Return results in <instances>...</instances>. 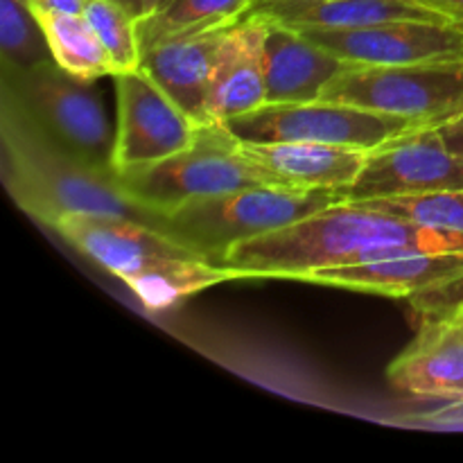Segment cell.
<instances>
[{
    "mask_svg": "<svg viewBox=\"0 0 463 463\" xmlns=\"http://www.w3.org/2000/svg\"><path fill=\"white\" fill-rule=\"evenodd\" d=\"M463 251V235L425 229L384 211L339 202L279 231L240 242L222 265L247 280L292 279L339 265L384 260L410 253Z\"/></svg>",
    "mask_w": 463,
    "mask_h": 463,
    "instance_id": "6da1fadb",
    "label": "cell"
},
{
    "mask_svg": "<svg viewBox=\"0 0 463 463\" xmlns=\"http://www.w3.org/2000/svg\"><path fill=\"white\" fill-rule=\"evenodd\" d=\"M3 179L9 194L32 220L54 229L63 215L125 217L165 231L163 215L136 203L118 172L89 165L50 138L12 93L3 89Z\"/></svg>",
    "mask_w": 463,
    "mask_h": 463,
    "instance_id": "7a4b0ae2",
    "label": "cell"
},
{
    "mask_svg": "<svg viewBox=\"0 0 463 463\" xmlns=\"http://www.w3.org/2000/svg\"><path fill=\"white\" fill-rule=\"evenodd\" d=\"M339 202H346V194L337 190L262 185L197 199L163 215V220L167 233L222 265L235 244L283 229Z\"/></svg>",
    "mask_w": 463,
    "mask_h": 463,
    "instance_id": "3957f363",
    "label": "cell"
},
{
    "mask_svg": "<svg viewBox=\"0 0 463 463\" xmlns=\"http://www.w3.org/2000/svg\"><path fill=\"white\" fill-rule=\"evenodd\" d=\"M118 179L136 203L156 215L215 194L280 185L244 156L240 140L222 122L199 127L194 143L184 152L118 172Z\"/></svg>",
    "mask_w": 463,
    "mask_h": 463,
    "instance_id": "277c9868",
    "label": "cell"
},
{
    "mask_svg": "<svg viewBox=\"0 0 463 463\" xmlns=\"http://www.w3.org/2000/svg\"><path fill=\"white\" fill-rule=\"evenodd\" d=\"M3 89L61 147L89 165L116 172V129L93 81L72 77L57 61L23 72H3Z\"/></svg>",
    "mask_w": 463,
    "mask_h": 463,
    "instance_id": "5b68a950",
    "label": "cell"
},
{
    "mask_svg": "<svg viewBox=\"0 0 463 463\" xmlns=\"http://www.w3.org/2000/svg\"><path fill=\"white\" fill-rule=\"evenodd\" d=\"M321 99L405 118L416 127H446L463 116V61L346 66Z\"/></svg>",
    "mask_w": 463,
    "mask_h": 463,
    "instance_id": "8992f818",
    "label": "cell"
},
{
    "mask_svg": "<svg viewBox=\"0 0 463 463\" xmlns=\"http://www.w3.org/2000/svg\"><path fill=\"white\" fill-rule=\"evenodd\" d=\"M222 125L240 143H317L364 152L405 131L419 129L405 118L328 99L262 104L256 111L231 118Z\"/></svg>",
    "mask_w": 463,
    "mask_h": 463,
    "instance_id": "52a82bcc",
    "label": "cell"
},
{
    "mask_svg": "<svg viewBox=\"0 0 463 463\" xmlns=\"http://www.w3.org/2000/svg\"><path fill=\"white\" fill-rule=\"evenodd\" d=\"M52 231L129 289L176 262L203 258L167 231L125 217L72 213L63 215Z\"/></svg>",
    "mask_w": 463,
    "mask_h": 463,
    "instance_id": "ba28073f",
    "label": "cell"
},
{
    "mask_svg": "<svg viewBox=\"0 0 463 463\" xmlns=\"http://www.w3.org/2000/svg\"><path fill=\"white\" fill-rule=\"evenodd\" d=\"M116 84V172L149 165L194 143L199 125L143 71L113 75Z\"/></svg>",
    "mask_w": 463,
    "mask_h": 463,
    "instance_id": "9c48e42d",
    "label": "cell"
},
{
    "mask_svg": "<svg viewBox=\"0 0 463 463\" xmlns=\"http://www.w3.org/2000/svg\"><path fill=\"white\" fill-rule=\"evenodd\" d=\"M463 188V154L446 143L441 127H419L366 154L346 202Z\"/></svg>",
    "mask_w": 463,
    "mask_h": 463,
    "instance_id": "30bf717a",
    "label": "cell"
},
{
    "mask_svg": "<svg viewBox=\"0 0 463 463\" xmlns=\"http://www.w3.org/2000/svg\"><path fill=\"white\" fill-rule=\"evenodd\" d=\"M348 66L463 61V27L441 21H387L348 30H298Z\"/></svg>",
    "mask_w": 463,
    "mask_h": 463,
    "instance_id": "8fae6325",
    "label": "cell"
},
{
    "mask_svg": "<svg viewBox=\"0 0 463 463\" xmlns=\"http://www.w3.org/2000/svg\"><path fill=\"white\" fill-rule=\"evenodd\" d=\"M461 307L428 312L414 342L389 364L387 378L393 389L463 405Z\"/></svg>",
    "mask_w": 463,
    "mask_h": 463,
    "instance_id": "7c38bea8",
    "label": "cell"
},
{
    "mask_svg": "<svg viewBox=\"0 0 463 463\" xmlns=\"http://www.w3.org/2000/svg\"><path fill=\"white\" fill-rule=\"evenodd\" d=\"M303 283L353 292L384 294V297H428L437 289L463 280V251L410 253L384 260L339 265L303 276Z\"/></svg>",
    "mask_w": 463,
    "mask_h": 463,
    "instance_id": "4fadbf2b",
    "label": "cell"
},
{
    "mask_svg": "<svg viewBox=\"0 0 463 463\" xmlns=\"http://www.w3.org/2000/svg\"><path fill=\"white\" fill-rule=\"evenodd\" d=\"M231 25L167 39L154 48L145 50L143 59H140V68L199 127L211 125V120H208V90H211L217 54H220Z\"/></svg>",
    "mask_w": 463,
    "mask_h": 463,
    "instance_id": "5bb4252c",
    "label": "cell"
},
{
    "mask_svg": "<svg viewBox=\"0 0 463 463\" xmlns=\"http://www.w3.org/2000/svg\"><path fill=\"white\" fill-rule=\"evenodd\" d=\"M262 39H265L262 16L247 12L231 25L217 54L211 90H208L211 125L244 116L267 104Z\"/></svg>",
    "mask_w": 463,
    "mask_h": 463,
    "instance_id": "9a60e30c",
    "label": "cell"
},
{
    "mask_svg": "<svg viewBox=\"0 0 463 463\" xmlns=\"http://www.w3.org/2000/svg\"><path fill=\"white\" fill-rule=\"evenodd\" d=\"M262 59L267 104L321 99L328 81L348 66L303 32L267 18Z\"/></svg>",
    "mask_w": 463,
    "mask_h": 463,
    "instance_id": "2e32d148",
    "label": "cell"
},
{
    "mask_svg": "<svg viewBox=\"0 0 463 463\" xmlns=\"http://www.w3.org/2000/svg\"><path fill=\"white\" fill-rule=\"evenodd\" d=\"M244 156L280 185L348 193L366 163L364 149L317 143H240Z\"/></svg>",
    "mask_w": 463,
    "mask_h": 463,
    "instance_id": "e0dca14e",
    "label": "cell"
},
{
    "mask_svg": "<svg viewBox=\"0 0 463 463\" xmlns=\"http://www.w3.org/2000/svg\"><path fill=\"white\" fill-rule=\"evenodd\" d=\"M249 14L294 30H348L387 21L455 23L419 0H253Z\"/></svg>",
    "mask_w": 463,
    "mask_h": 463,
    "instance_id": "ac0fdd59",
    "label": "cell"
},
{
    "mask_svg": "<svg viewBox=\"0 0 463 463\" xmlns=\"http://www.w3.org/2000/svg\"><path fill=\"white\" fill-rule=\"evenodd\" d=\"M253 0H161L138 18L140 50H149L176 36L197 34L231 25L249 12Z\"/></svg>",
    "mask_w": 463,
    "mask_h": 463,
    "instance_id": "d6986e66",
    "label": "cell"
},
{
    "mask_svg": "<svg viewBox=\"0 0 463 463\" xmlns=\"http://www.w3.org/2000/svg\"><path fill=\"white\" fill-rule=\"evenodd\" d=\"M48 39L52 59L80 80L113 77V63L84 14L34 12Z\"/></svg>",
    "mask_w": 463,
    "mask_h": 463,
    "instance_id": "ffe728a7",
    "label": "cell"
},
{
    "mask_svg": "<svg viewBox=\"0 0 463 463\" xmlns=\"http://www.w3.org/2000/svg\"><path fill=\"white\" fill-rule=\"evenodd\" d=\"M0 54L3 72H23L52 61L43 27L25 0H0Z\"/></svg>",
    "mask_w": 463,
    "mask_h": 463,
    "instance_id": "44dd1931",
    "label": "cell"
},
{
    "mask_svg": "<svg viewBox=\"0 0 463 463\" xmlns=\"http://www.w3.org/2000/svg\"><path fill=\"white\" fill-rule=\"evenodd\" d=\"M86 21L93 25L113 63V75L138 71L143 50L138 41V16L116 0H86Z\"/></svg>",
    "mask_w": 463,
    "mask_h": 463,
    "instance_id": "7402d4cb",
    "label": "cell"
},
{
    "mask_svg": "<svg viewBox=\"0 0 463 463\" xmlns=\"http://www.w3.org/2000/svg\"><path fill=\"white\" fill-rule=\"evenodd\" d=\"M360 206L384 211L393 217L425 226V229L448 231L463 235V188L439 190V193L407 194V197L362 199Z\"/></svg>",
    "mask_w": 463,
    "mask_h": 463,
    "instance_id": "603a6c76",
    "label": "cell"
},
{
    "mask_svg": "<svg viewBox=\"0 0 463 463\" xmlns=\"http://www.w3.org/2000/svg\"><path fill=\"white\" fill-rule=\"evenodd\" d=\"M86 0H30L34 12H63V14H84Z\"/></svg>",
    "mask_w": 463,
    "mask_h": 463,
    "instance_id": "cb8c5ba5",
    "label": "cell"
},
{
    "mask_svg": "<svg viewBox=\"0 0 463 463\" xmlns=\"http://www.w3.org/2000/svg\"><path fill=\"white\" fill-rule=\"evenodd\" d=\"M419 3L428 5V7L446 14L450 21L459 23V25L463 27V0H419Z\"/></svg>",
    "mask_w": 463,
    "mask_h": 463,
    "instance_id": "d4e9b609",
    "label": "cell"
},
{
    "mask_svg": "<svg viewBox=\"0 0 463 463\" xmlns=\"http://www.w3.org/2000/svg\"><path fill=\"white\" fill-rule=\"evenodd\" d=\"M441 134H443V138H446V143L450 145L455 152L463 154V127L446 125V127H441Z\"/></svg>",
    "mask_w": 463,
    "mask_h": 463,
    "instance_id": "484cf974",
    "label": "cell"
},
{
    "mask_svg": "<svg viewBox=\"0 0 463 463\" xmlns=\"http://www.w3.org/2000/svg\"><path fill=\"white\" fill-rule=\"evenodd\" d=\"M116 3H120L122 7H127L129 9L131 14H136V16H143V0H116Z\"/></svg>",
    "mask_w": 463,
    "mask_h": 463,
    "instance_id": "4316f807",
    "label": "cell"
},
{
    "mask_svg": "<svg viewBox=\"0 0 463 463\" xmlns=\"http://www.w3.org/2000/svg\"><path fill=\"white\" fill-rule=\"evenodd\" d=\"M158 3H161V0H143V12L149 14L154 7H156ZM145 14H143V16H145Z\"/></svg>",
    "mask_w": 463,
    "mask_h": 463,
    "instance_id": "83f0119b",
    "label": "cell"
},
{
    "mask_svg": "<svg viewBox=\"0 0 463 463\" xmlns=\"http://www.w3.org/2000/svg\"><path fill=\"white\" fill-rule=\"evenodd\" d=\"M450 125H455V127H463V116L459 118V120H455V122H450Z\"/></svg>",
    "mask_w": 463,
    "mask_h": 463,
    "instance_id": "f1b7e54d",
    "label": "cell"
},
{
    "mask_svg": "<svg viewBox=\"0 0 463 463\" xmlns=\"http://www.w3.org/2000/svg\"><path fill=\"white\" fill-rule=\"evenodd\" d=\"M25 3H27V5H30V0H25Z\"/></svg>",
    "mask_w": 463,
    "mask_h": 463,
    "instance_id": "f546056e",
    "label": "cell"
},
{
    "mask_svg": "<svg viewBox=\"0 0 463 463\" xmlns=\"http://www.w3.org/2000/svg\"><path fill=\"white\" fill-rule=\"evenodd\" d=\"M461 310H463V307H461Z\"/></svg>",
    "mask_w": 463,
    "mask_h": 463,
    "instance_id": "4dcf8cb0",
    "label": "cell"
}]
</instances>
